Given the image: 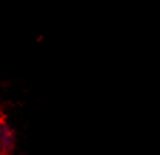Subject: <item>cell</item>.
I'll return each instance as SVG.
<instances>
[{"instance_id": "obj_1", "label": "cell", "mask_w": 160, "mask_h": 155, "mask_svg": "<svg viewBox=\"0 0 160 155\" xmlns=\"http://www.w3.org/2000/svg\"><path fill=\"white\" fill-rule=\"evenodd\" d=\"M16 145V134L10 124L0 121V155H9Z\"/></svg>"}]
</instances>
